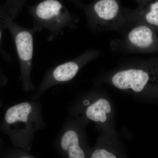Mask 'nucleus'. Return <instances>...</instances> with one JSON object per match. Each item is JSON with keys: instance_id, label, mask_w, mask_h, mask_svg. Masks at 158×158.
<instances>
[{"instance_id": "nucleus-1", "label": "nucleus", "mask_w": 158, "mask_h": 158, "mask_svg": "<svg viewBox=\"0 0 158 158\" xmlns=\"http://www.w3.org/2000/svg\"><path fill=\"white\" fill-rule=\"evenodd\" d=\"M29 13L33 19L31 29L35 34L47 30L48 41L59 37L65 28L75 27L79 21L59 0H43L30 8Z\"/></svg>"}, {"instance_id": "nucleus-4", "label": "nucleus", "mask_w": 158, "mask_h": 158, "mask_svg": "<svg viewBox=\"0 0 158 158\" xmlns=\"http://www.w3.org/2000/svg\"><path fill=\"white\" fill-rule=\"evenodd\" d=\"M122 38L113 41L114 49L151 53L158 52V34L149 26L135 23L129 25Z\"/></svg>"}, {"instance_id": "nucleus-14", "label": "nucleus", "mask_w": 158, "mask_h": 158, "mask_svg": "<svg viewBox=\"0 0 158 158\" xmlns=\"http://www.w3.org/2000/svg\"><path fill=\"white\" fill-rule=\"evenodd\" d=\"M84 103L85 106H87V105H89V102L88 100H85L84 101Z\"/></svg>"}, {"instance_id": "nucleus-2", "label": "nucleus", "mask_w": 158, "mask_h": 158, "mask_svg": "<svg viewBox=\"0 0 158 158\" xmlns=\"http://www.w3.org/2000/svg\"><path fill=\"white\" fill-rule=\"evenodd\" d=\"M82 8L88 27L94 32L115 31L122 34L129 25L121 8L120 0H96L83 5Z\"/></svg>"}, {"instance_id": "nucleus-16", "label": "nucleus", "mask_w": 158, "mask_h": 158, "mask_svg": "<svg viewBox=\"0 0 158 158\" xmlns=\"http://www.w3.org/2000/svg\"><path fill=\"white\" fill-rule=\"evenodd\" d=\"M136 1H137V2H138V3H139L140 2H141L142 0H136Z\"/></svg>"}, {"instance_id": "nucleus-15", "label": "nucleus", "mask_w": 158, "mask_h": 158, "mask_svg": "<svg viewBox=\"0 0 158 158\" xmlns=\"http://www.w3.org/2000/svg\"><path fill=\"white\" fill-rule=\"evenodd\" d=\"M2 31L1 29L0 28V41H1V39H2Z\"/></svg>"}, {"instance_id": "nucleus-7", "label": "nucleus", "mask_w": 158, "mask_h": 158, "mask_svg": "<svg viewBox=\"0 0 158 158\" xmlns=\"http://www.w3.org/2000/svg\"><path fill=\"white\" fill-rule=\"evenodd\" d=\"M79 61H69L56 67L51 73L52 79L59 82H67L73 79L80 69Z\"/></svg>"}, {"instance_id": "nucleus-9", "label": "nucleus", "mask_w": 158, "mask_h": 158, "mask_svg": "<svg viewBox=\"0 0 158 158\" xmlns=\"http://www.w3.org/2000/svg\"><path fill=\"white\" fill-rule=\"evenodd\" d=\"M32 108L28 103L24 102L9 108L6 112L5 119L8 124L18 122H26L32 112Z\"/></svg>"}, {"instance_id": "nucleus-6", "label": "nucleus", "mask_w": 158, "mask_h": 158, "mask_svg": "<svg viewBox=\"0 0 158 158\" xmlns=\"http://www.w3.org/2000/svg\"><path fill=\"white\" fill-rule=\"evenodd\" d=\"M136 9H123L129 24L141 23L149 26L158 34V0H142Z\"/></svg>"}, {"instance_id": "nucleus-8", "label": "nucleus", "mask_w": 158, "mask_h": 158, "mask_svg": "<svg viewBox=\"0 0 158 158\" xmlns=\"http://www.w3.org/2000/svg\"><path fill=\"white\" fill-rule=\"evenodd\" d=\"M61 145L62 149L68 152L69 158H85V153L79 146L78 137L74 131L71 130L64 134Z\"/></svg>"}, {"instance_id": "nucleus-13", "label": "nucleus", "mask_w": 158, "mask_h": 158, "mask_svg": "<svg viewBox=\"0 0 158 158\" xmlns=\"http://www.w3.org/2000/svg\"><path fill=\"white\" fill-rule=\"evenodd\" d=\"M69 1H71L72 2L74 3V4H75L77 6L79 7V8H83V5H84L82 4L80 0H69Z\"/></svg>"}, {"instance_id": "nucleus-11", "label": "nucleus", "mask_w": 158, "mask_h": 158, "mask_svg": "<svg viewBox=\"0 0 158 158\" xmlns=\"http://www.w3.org/2000/svg\"><path fill=\"white\" fill-rule=\"evenodd\" d=\"M27 0H9V6L11 7V14L13 16L17 15L21 11L23 6Z\"/></svg>"}, {"instance_id": "nucleus-3", "label": "nucleus", "mask_w": 158, "mask_h": 158, "mask_svg": "<svg viewBox=\"0 0 158 158\" xmlns=\"http://www.w3.org/2000/svg\"><path fill=\"white\" fill-rule=\"evenodd\" d=\"M113 85L121 90L158 95V58L146 61L138 68L120 71L112 77Z\"/></svg>"}, {"instance_id": "nucleus-12", "label": "nucleus", "mask_w": 158, "mask_h": 158, "mask_svg": "<svg viewBox=\"0 0 158 158\" xmlns=\"http://www.w3.org/2000/svg\"><path fill=\"white\" fill-rule=\"evenodd\" d=\"M92 158H116L112 153L105 149H98L94 152L91 156Z\"/></svg>"}, {"instance_id": "nucleus-5", "label": "nucleus", "mask_w": 158, "mask_h": 158, "mask_svg": "<svg viewBox=\"0 0 158 158\" xmlns=\"http://www.w3.org/2000/svg\"><path fill=\"white\" fill-rule=\"evenodd\" d=\"M11 29L14 35L18 56L22 65L24 77H28L32 65L34 52V32L31 29H27L12 24Z\"/></svg>"}, {"instance_id": "nucleus-10", "label": "nucleus", "mask_w": 158, "mask_h": 158, "mask_svg": "<svg viewBox=\"0 0 158 158\" xmlns=\"http://www.w3.org/2000/svg\"><path fill=\"white\" fill-rule=\"evenodd\" d=\"M111 112V106L109 102L102 98L97 101L87 109L86 115L92 121L104 123L107 119L106 114Z\"/></svg>"}]
</instances>
